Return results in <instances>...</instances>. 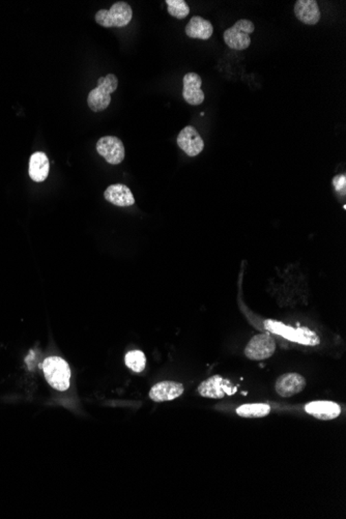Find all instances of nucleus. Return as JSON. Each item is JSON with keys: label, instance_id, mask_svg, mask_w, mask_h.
<instances>
[{"label": "nucleus", "instance_id": "423d86ee", "mask_svg": "<svg viewBox=\"0 0 346 519\" xmlns=\"http://www.w3.org/2000/svg\"><path fill=\"white\" fill-rule=\"evenodd\" d=\"M276 351V342L270 334H258L246 345V357L252 361H262L272 357Z\"/></svg>", "mask_w": 346, "mask_h": 519}, {"label": "nucleus", "instance_id": "6e6552de", "mask_svg": "<svg viewBox=\"0 0 346 519\" xmlns=\"http://www.w3.org/2000/svg\"><path fill=\"white\" fill-rule=\"evenodd\" d=\"M97 150L109 164H121L125 159L126 152L123 141L114 136L100 138L97 143Z\"/></svg>", "mask_w": 346, "mask_h": 519}, {"label": "nucleus", "instance_id": "aec40b11", "mask_svg": "<svg viewBox=\"0 0 346 519\" xmlns=\"http://www.w3.org/2000/svg\"><path fill=\"white\" fill-rule=\"evenodd\" d=\"M166 5L168 13L176 19H185L190 14V8L185 0H166Z\"/></svg>", "mask_w": 346, "mask_h": 519}, {"label": "nucleus", "instance_id": "f3484780", "mask_svg": "<svg viewBox=\"0 0 346 519\" xmlns=\"http://www.w3.org/2000/svg\"><path fill=\"white\" fill-rule=\"evenodd\" d=\"M186 34L191 38L209 40L213 36L214 27L209 20L203 19L199 16L191 18L186 26Z\"/></svg>", "mask_w": 346, "mask_h": 519}, {"label": "nucleus", "instance_id": "9d476101", "mask_svg": "<svg viewBox=\"0 0 346 519\" xmlns=\"http://www.w3.org/2000/svg\"><path fill=\"white\" fill-rule=\"evenodd\" d=\"M178 146L189 157H196L205 148V142L198 131L192 126H188L178 134Z\"/></svg>", "mask_w": 346, "mask_h": 519}, {"label": "nucleus", "instance_id": "2eb2a0df", "mask_svg": "<svg viewBox=\"0 0 346 519\" xmlns=\"http://www.w3.org/2000/svg\"><path fill=\"white\" fill-rule=\"evenodd\" d=\"M104 197L108 203L117 207H131L135 203L133 193L125 185L115 184L111 185L106 189L104 193Z\"/></svg>", "mask_w": 346, "mask_h": 519}, {"label": "nucleus", "instance_id": "4468645a", "mask_svg": "<svg viewBox=\"0 0 346 519\" xmlns=\"http://www.w3.org/2000/svg\"><path fill=\"white\" fill-rule=\"evenodd\" d=\"M295 14L298 20L306 25H315L321 17V10L315 0H298L295 5Z\"/></svg>", "mask_w": 346, "mask_h": 519}, {"label": "nucleus", "instance_id": "1a4fd4ad", "mask_svg": "<svg viewBox=\"0 0 346 519\" xmlns=\"http://www.w3.org/2000/svg\"><path fill=\"white\" fill-rule=\"evenodd\" d=\"M306 388V380L299 373H286L279 376L275 384V390L279 396L290 398L302 392Z\"/></svg>", "mask_w": 346, "mask_h": 519}, {"label": "nucleus", "instance_id": "f8f14e48", "mask_svg": "<svg viewBox=\"0 0 346 519\" xmlns=\"http://www.w3.org/2000/svg\"><path fill=\"white\" fill-rule=\"evenodd\" d=\"M184 391L183 384L166 380V382H161L154 384L150 389L148 396L154 402H165V401L174 400V399L182 396Z\"/></svg>", "mask_w": 346, "mask_h": 519}, {"label": "nucleus", "instance_id": "a211bd4d", "mask_svg": "<svg viewBox=\"0 0 346 519\" xmlns=\"http://www.w3.org/2000/svg\"><path fill=\"white\" fill-rule=\"evenodd\" d=\"M270 406L266 403H253L244 404L237 408V414L242 418H264L270 414Z\"/></svg>", "mask_w": 346, "mask_h": 519}, {"label": "nucleus", "instance_id": "ddd939ff", "mask_svg": "<svg viewBox=\"0 0 346 519\" xmlns=\"http://www.w3.org/2000/svg\"><path fill=\"white\" fill-rule=\"evenodd\" d=\"M305 411L310 416L323 421L334 420L341 414V408L333 401H313L305 406Z\"/></svg>", "mask_w": 346, "mask_h": 519}, {"label": "nucleus", "instance_id": "dca6fc26", "mask_svg": "<svg viewBox=\"0 0 346 519\" xmlns=\"http://www.w3.org/2000/svg\"><path fill=\"white\" fill-rule=\"evenodd\" d=\"M50 163L45 152L32 154L30 160V176L34 182L42 183L48 178Z\"/></svg>", "mask_w": 346, "mask_h": 519}, {"label": "nucleus", "instance_id": "9b49d317", "mask_svg": "<svg viewBox=\"0 0 346 519\" xmlns=\"http://www.w3.org/2000/svg\"><path fill=\"white\" fill-rule=\"evenodd\" d=\"M183 97L189 105L198 106L205 101V93L201 89L203 80L196 73H188L183 80Z\"/></svg>", "mask_w": 346, "mask_h": 519}, {"label": "nucleus", "instance_id": "20e7f679", "mask_svg": "<svg viewBox=\"0 0 346 519\" xmlns=\"http://www.w3.org/2000/svg\"><path fill=\"white\" fill-rule=\"evenodd\" d=\"M133 18V10L125 1L114 3L109 11L100 10L95 14V22L103 27H125Z\"/></svg>", "mask_w": 346, "mask_h": 519}, {"label": "nucleus", "instance_id": "6ab92c4d", "mask_svg": "<svg viewBox=\"0 0 346 519\" xmlns=\"http://www.w3.org/2000/svg\"><path fill=\"white\" fill-rule=\"evenodd\" d=\"M125 363L128 368L132 370V371L142 372L146 366V358L143 351H131L126 355Z\"/></svg>", "mask_w": 346, "mask_h": 519}, {"label": "nucleus", "instance_id": "f03ea898", "mask_svg": "<svg viewBox=\"0 0 346 519\" xmlns=\"http://www.w3.org/2000/svg\"><path fill=\"white\" fill-rule=\"evenodd\" d=\"M119 79L115 75L100 77L97 86L89 93L87 105L93 112L104 111L111 103V93L117 91Z\"/></svg>", "mask_w": 346, "mask_h": 519}, {"label": "nucleus", "instance_id": "412c9836", "mask_svg": "<svg viewBox=\"0 0 346 519\" xmlns=\"http://www.w3.org/2000/svg\"><path fill=\"white\" fill-rule=\"evenodd\" d=\"M345 184L346 178L345 174H341V176H336L333 180V185L335 187V190L337 192L343 193L345 194Z\"/></svg>", "mask_w": 346, "mask_h": 519}, {"label": "nucleus", "instance_id": "f257e3e1", "mask_svg": "<svg viewBox=\"0 0 346 519\" xmlns=\"http://www.w3.org/2000/svg\"><path fill=\"white\" fill-rule=\"evenodd\" d=\"M42 367L47 382L55 390L67 391L70 388V366L64 359L60 357L47 358Z\"/></svg>", "mask_w": 346, "mask_h": 519}, {"label": "nucleus", "instance_id": "7ed1b4c3", "mask_svg": "<svg viewBox=\"0 0 346 519\" xmlns=\"http://www.w3.org/2000/svg\"><path fill=\"white\" fill-rule=\"evenodd\" d=\"M264 325H266V329L272 333L278 334L285 339L303 344V345L315 346L321 343L319 335L309 330L308 327L295 329L290 325L274 321H266Z\"/></svg>", "mask_w": 346, "mask_h": 519}, {"label": "nucleus", "instance_id": "0eeeda50", "mask_svg": "<svg viewBox=\"0 0 346 519\" xmlns=\"http://www.w3.org/2000/svg\"><path fill=\"white\" fill-rule=\"evenodd\" d=\"M237 392V387L229 380L220 376H214L201 382L198 393L205 398L221 399L226 395H233Z\"/></svg>", "mask_w": 346, "mask_h": 519}, {"label": "nucleus", "instance_id": "39448f33", "mask_svg": "<svg viewBox=\"0 0 346 519\" xmlns=\"http://www.w3.org/2000/svg\"><path fill=\"white\" fill-rule=\"evenodd\" d=\"M255 30L253 22L247 19H241L224 32L223 38L225 44L233 50H245L251 44L250 34Z\"/></svg>", "mask_w": 346, "mask_h": 519}]
</instances>
